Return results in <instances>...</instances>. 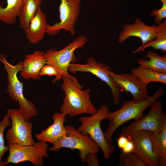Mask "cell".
<instances>
[{"label":"cell","instance_id":"5","mask_svg":"<svg viewBox=\"0 0 166 166\" xmlns=\"http://www.w3.org/2000/svg\"><path fill=\"white\" fill-rule=\"evenodd\" d=\"M65 126L66 136L56 141L49 150L56 152L62 148L79 151V156L83 161L85 156L89 153H98L100 147L88 134L84 135L73 126Z\"/></svg>","mask_w":166,"mask_h":166},{"label":"cell","instance_id":"25","mask_svg":"<svg viewBox=\"0 0 166 166\" xmlns=\"http://www.w3.org/2000/svg\"><path fill=\"white\" fill-rule=\"evenodd\" d=\"M118 166H146L140 157L133 152L121 153Z\"/></svg>","mask_w":166,"mask_h":166},{"label":"cell","instance_id":"22","mask_svg":"<svg viewBox=\"0 0 166 166\" xmlns=\"http://www.w3.org/2000/svg\"><path fill=\"white\" fill-rule=\"evenodd\" d=\"M131 71V74L147 85L153 81L166 84V73L155 72L140 65L137 67L132 68Z\"/></svg>","mask_w":166,"mask_h":166},{"label":"cell","instance_id":"10","mask_svg":"<svg viewBox=\"0 0 166 166\" xmlns=\"http://www.w3.org/2000/svg\"><path fill=\"white\" fill-rule=\"evenodd\" d=\"M88 40V38L86 36L79 35L60 50L57 51L55 48L48 50L45 52L47 64L56 67L62 77L63 74L68 73V69L69 65L76 61L75 51L83 47Z\"/></svg>","mask_w":166,"mask_h":166},{"label":"cell","instance_id":"13","mask_svg":"<svg viewBox=\"0 0 166 166\" xmlns=\"http://www.w3.org/2000/svg\"><path fill=\"white\" fill-rule=\"evenodd\" d=\"M157 26L146 25L139 18L136 19L133 24H125L119 34L118 42L121 43L131 37L139 38L142 45L137 49L142 47L147 43L153 41L157 36Z\"/></svg>","mask_w":166,"mask_h":166},{"label":"cell","instance_id":"4","mask_svg":"<svg viewBox=\"0 0 166 166\" xmlns=\"http://www.w3.org/2000/svg\"><path fill=\"white\" fill-rule=\"evenodd\" d=\"M110 113L108 106L101 105L96 113L89 117H81L79 118L81 124L78 130L84 135L88 134L101 148L105 158H110L115 150L111 143H107L104 133L100 126L101 121Z\"/></svg>","mask_w":166,"mask_h":166},{"label":"cell","instance_id":"27","mask_svg":"<svg viewBox=\"0 0 166 166\" xmlns=\"http://www.w3.org/2000/svg\"><path fill=\"white\" fill-rule=\"evenodd\" d=\"M83 162H85L89 166H98L97 153H89L84 157Z\"/></svg>","mask_w":166,"mask_h":166},{"label":"cell","instance_id":"14","mask_svg":"<svg viewBox=\"0 0 166 166\" xmlns=\"http://www.w3.org/2000/svg\"><path fill=\"white\" fill-rule=\"evenodd\" d=\"M109 74L115 83L127 93H130L133 98L137 99L149 96L147 88L144 83L132 74H117L110 70Z\"/></svg>","mask_w":166,"mask_h":166},{"label":"cell","instance_id":"17","mask_svg":"<svg viewBox=\"0 0 166 166\" xmlns=\"http://www.w3.org/2000/svg\"><path fill=\"white\" fill-rule=\"evenodd\" d=\"M50 25L47 22V16L41 7L30 21L25 30L26 37L30 43L37 44L44 39L48 26Z\"/></svg>","mask_w":166,"mask_h":166},{"label":"cell","instance_id":"26","mask_svg":"<svg viewBox=\"0 0 166 166\" xmlns=\"http://www.w3.org/2000/svg\"><path fill=\"white\" fill-rule=\"evenodd\" d=\"M40 75L41 76L43 75L55 76L56 77L53 81V83L62 78L60 73L57 68L55 66L49 64H46L44 66L41 71Z\"/></svg>","mask_w":166,"mask_h":166},{"label":"cell","instance_id":"20","mask_svg":"<svg viewBox=\"0 0 166 166\" xmlns=\"http://www.w3.org/2000/svg\"><path fill=\"white\" fill-rule=\"evenodd\" d=\"M42 0H24L18 17L20 27L24 30L29 26L30 23L41 7Z\"/></svg>","mask_w":166,"mask_h":166},{"label":"cell","instance_id":"6","mask_svg":"<svg viewBox=\"0 0 166 166\" xmlns=\"http://www.w3.org/2000/svg\"><path fill=\"white\" fill-rule=\"evenodd\" d=\"M7 146L9 155L4 161V166L9 163L17 164L27 161L34 165L42 166L44 164L43 158L49 157L47 142L39 141L32 145L23 146L9 143Z\"/></svg>","mask_w":166,"mask_h":166},{"label":"cell","instance_id":"28","mask_svg":"<svg viewBox=\"0 0 166 166\" xmlns=\"http://www.w3.org/2000/svg\"><path fill=\"white\" fill-rule=\"evenodd\" d=\"M129 139L125 136L121 134L120 136L117 140V145L118 147L122 149L126 144Z\"/></svg>","mask_w":166,"mask_h":166},{"label":"cell","instance_id":"3","mask_svg":"<svg viewBox=\"0 0 166 166\" xmlns=\"http://www.w3.org/2000/svg\"><path fill=\"white\" fill-rule=\"evenodd\" d=\"M0 61L4 64V68L7 74L8 82L6 92L9 94L11 99L18 102L20 109L25 120L28 121L37 115V110L33 103L24 97L23 82L20 81L17 76L22 68V61H20L16 65H13L7 61L6 55L2 53L0 54Z\"/></svg>","mask_w":166,"mask_h":166},{"label":"cell","instance_id":"12","mask_svg":"<svg viewBox=\"0 0 166 166\" xmlns=\"http://www.w3.org/2000/svg\"><path fill=\"white\" fill-rule=\"evenodd\" d=\"M152 132L142 130L127 134L126 137L133 144V152L138 156L146 166H158L152 139Z\"/></svg>","mask_w":166,"mask_h":166},{"label":"cell","instance_id":"1","mask_svg":"<svg viewBox=\"0 0 166 166\" xmlns=\"http://www.w3.org/2000/svg\"><path fill=\"white\" fill-rule=\"evenodd\" d=\"M61 87L65 96L60 108V112L69 117L83 113L93 115L97 110L90 99L91 90L82 89L77 79L68 73L63 74Z\"/></svg>","mask_w":166,"mask_h":166},{"label":"cell","instance_id":"11","mask_svg":"<svg viewBox=\"0 0 166 166\" xmlns=\"http://www.w3.org/2000/svg\"><path fill=\"white\" fill-rule=\"evenodd\" d=\"M110 70V67L106 64L97 61L92 57L88 58L85 64L71 63L68 69V71L73 73L79 72L90 73L104 81L110 88L114 103L117 105L120 101L121 89L110 75L109 72Z\"/></svg>","mask_w":166,"mask_h":166},{"label":"cell","instance_id":"29","mask_svg":"<svg viewBox=\"0 0 166 166\" xmlns=\"http://www.w3.org/2000/svg\"><path fill=\"white\" fill-rule=\"evenodd\" d=\"M134 148V146L133 143L130 140H129L122 149V152L129 153L133 152Z\"/></svg>","mask_w":166,"mask_h":166},{"label":"cell","instance_id":"18","mask_svg":"<svg viewBox=\"0 0 166 166\" xmlns=\"http://www.w3.org/2000/svg\"><path fill=\"white\" fill-rule=\"evenodd\" d=\"M143 57L148 58L149 60L139 59V65L157 73H166V55L160 56L152 51L147 52Z\"/></svg>","mask_w":166,"mask_h":166},{"label":"cell","instance_id":"23","mask_svg":"<svg viewBox=\"0 0 166 166\" xmlns=\"http://www.w3.org/2000/svg\"><path fill=\"white\" fill-rule=\"evenodd\" d=\"M149 47L153 48L155 50L160 49L162 52H166V19H165L157 25V36L153 41L147 43L142 47L133 51L132 54L139 52H144Z\"/></svg>","mask_w":166,"mask_h":166},{"label":"cell","instance_id":"8","mask_svg":"<svg viewBox=\"0 0 166 166\" xmlns=\"http://www.w3.org/2000/svg\"><path fill=\"white\" fill-rule=\"evenodd\" d=\"M59 6L60 22L47 27L46 34L53 36L64 30L72 36L75 34V27L80 13L81 0H60Z\"/></svg>","mask_w":166,"mask_h":166},{"label":"cell","instance_id":"19","mask_svg":"<svg viewBox=\"0 0 166 166\" xmlns=\"http://www.w3.org/2000/svg\"><path fill=\"white\" fill-rule=\"evenodd\" d=\"M24 0H7V5L3 8L0 3V21L8 24L15 23L18 17Z\"/></svg>","mask_w":166,"mask_h":166},{"label":"cell","instance_id":"21","mask_svg":"<svg viewBox=\"0 0 166 166\" xmlns=\"http://www.w3.org/2000/svg\"><path fill=\"white\" fill-rule=\"evenodd\" d=\"M152 139L159 166H166V125L160 132H152Z\"/></svg>","mask_w":166,"mask_h":166},{"label":"cell","instance_id":"7","mask_svg":"<svg viewBox=\"0 0 166 166\" xmlns=\"http://www.w3.org/2000/svg\"><path fill=\"white\" fill-rule=\"evenodd\" d=\"M7 113L11 120L10 128L6 135L8 144L22 146L34 144L35 142L32 135L33 123L25 120L20 109H8Z\"/></svg>","mask_w":166,"mask_h":166},{"label":"cell","instance_id":"15","mask_svg":"<svg viewBox=\"0 0 166 166\" xmlns=\"http://www.w3.org/2000/svg\"><path fill=\"white\" fill-rule=\"evenodd\" d=\"M47 64L45 52L35 51L32 54H27L22 61L19 71L20 75L25 80H34L41 78L40 73L42 67Z\"/></svg>","mask_w":166,"mask_h":166},{"label":"cell","instance_id":"24","mask_svg":"<svg viewBox=\"0 0 166 166\" xmlns=\"http://www.w3.org/2000/svg\"><path fill=\"white\" fill-rule=\"evenodd\" d=\"M11 125L10 117L6 113L0 121V166H4V161L2 160V158L5 153L9 150L7 146H6L5 144L4 133L6 129L8 127H10Z\"/></svg>","mask_w":166,"mask_h":166},{"label":"cell","instance_id":"2","mask_svg":"<svg viewBox=\"0 0 166 166\" xmlns=\"http://www.w3.org/2000/svg\"><path fill=\"white\" fill-rule=\"evenodd\" d=\"M164 92L163 87L161 86L152 95L127 101L123 104L120 109L109 113L105 119L109 121V124L104 133L107 143L110 144L113 141V133L122 124L131 120L136 121L142 117L144 110L150 107Z\"/></svg>","mask_w":166,"mask_h":166},{"label":"cell","instance_id":"9","mask_svg":"<svg viewBox=\"0 0 166 166\" xmlns=\"http://www.w3.org/2000/svg\"><path fill=\"white\" fill-rule=\"evenodd\" d=\"M148 113L135 121L129 126L123 128L121 134L124 136L129 133L142 130L153 133L160 132L166 125V115L163 112L160 101L157 100L150 106Z\"/></svg>","mask_w":166,"mask_h":166},{"label":"cell","instance_id":"16","mask_svg":"<svg viewBox=\"0 0 166 166\" xmlns=\"http://www.w3.org/2000/svg\"><path fill=\"white\" fill-rule=\"evenodd\" d=\"M66 115L58 112L52 116L53 123L45 130L35 134V137L39 141L49 142L53 145L57 140L66 136L67 131L64 124L66 121Z\"/></svg>","mask_w":166,"mask_h":166}]
</instances>
